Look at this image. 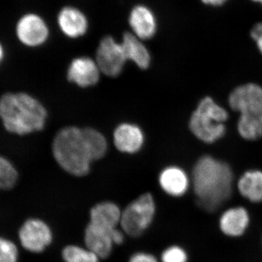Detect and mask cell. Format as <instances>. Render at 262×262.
Returning <instances> with one entry per match:
<instances>
[{
	"label": "cell",
	"instance_id": "cell-18",
	"mask_svg": "<svg viewBox=\"0 0 262 262\" xmlns=\"http://www.w3.org/2000/svg\"><path fill=\"white\" fill-rule=\"evenodd\" d=\"M127 61L133 62L140 70H146L151 65V56L145 42L134 35L130 31L122 34L121 40Z\"/></svg>",
	"mask_w": 262,
	"mask_h": 262
},
{
	"label": "cell",
	"instance_id": "cell-30",
	"mask_svg": "<svg viewBox=\"0 0 262 262\" xmlns=\"http://www.w3.org/2000/svg\"><path fill=\"white\" fill-rule=\"evenodd\" d=\"M251 1L253 2V3H258L262 6V0H251Z\"/></svg>",
	"mask_w": 262,
	"mask_h": 262
},
{
	"label": "cell",
	"instance_id": "cell-11",
	"mask_svg": "<svg viewBox=\"0 0 262 262\" xmlns=\"http://www.w3.org/2000/svg\"><path fill=\"white\" fill-rule=\"evenodd\" d=\"M127 23L130 32L144 42L152 39L159 29L158 17L154 10L143 3L134 5L130 8Z\"/></svg>",
	"mask_w": 262,
	"mask_h": 262
},
{
	"label": "cell",
	"instance_id": "cell-13",
	"mask_svg": "<svg viewBox=\"0 0 262 262\" xmlns=\"http://www.w3.org/2000/svg\"><path fill=\"white\" fill-rule=\"evenodd\" d=\"M113 229L88 222L84 229V246L96 253L101 260L110 258L115 246L112 239Z\"/></svg>",
	"mask_w": 262,
	"mask_h": 262
},
{
	"label": "cell",
	"instance_id": "cell-12",
	"mask_svg": "<svg viewBox=\"0 0 262 262\" xmlns=\"http://www.w3.org/2000/svg\"><path fill=\"white\" fill-rule=\"evenodd\" d=\"M101 71L96 60L89 56L76 57L67 70V79L80 88L92 87L98 83Z\"/></svg>",
	"mask_w": 262,
	"mask_h": 262
},
{
	"label": "cell",
	"instance_id": "cell-10",
	"mask_svg": "<svg viewBox=\"0 0 262 262\" xmlns=\"http://www.w3.org/2000/svg\"><path fill=\"white\" fill-rule=\"evenodd\" d=\"M56 24L64 37L70 39H78L89 32L90 20L83 10L75 5L62 7L56 15Z\"/></svg>",
	"mask_w": 262,
	"mask_h": 262
},
{
	"label": "cell",
	"instance_id": "cell-28",
	"mask_svg": "<svg viewBox=\"0 0 262 262\" xmlns=\"http://www.w3.org/2000/svg\"><path fill=\"white\" fill-rule=\"evenodd\" d=\"M203 4L209 5V6L220 7L225 5L228 0H201Z\"/></svg>",
	"mask_w": 262,
	"mask_h": 262
},
{
	"label": "cell",
	"instance_id": "cell-5",
	"mask_svg": "<svg viewBox=\"0 0 262 262\" xmlns=\"http://www.w3.org/2000/svg\"><path fill=\"white\" fill-rule=\"evenodd\" d=\"M229 118L228 112L215 102L213 98H202L191 115L189 130L198 140L206 144H213L225 136Z\"/></svg>",
	"mask_w": 262,
	"mask_h": 262
},
{
	"label": "cell",
	"instance_id": "cell-22",
	"mask_svg": "<svg viewBox=\"0 0 262 262\" xmlns=\"http://www.w3.org/2000/svg\"><path fill=\"white\" fill-rule=\"evenodd\" d=\"M18 172L14 164L0 155V190H10L16 185Z\"/></svg>",
	"mask_w": 262,
	"mask_h": 262
},
{
	"label": "cell",
	"instance_id": "cell-6",
	"mask_svg": "<svg viewBox=\"0 0 262 262\" xmlns=\"http://www.w3.org/2000/svg\"><path fill=\"white\" fill-rule=\"evenodd\" d=\"M156 214L154 196L149 192L143 193L122 209L120 228L127 237L139 238L154 223Z\"/></svg>",
	"mask_w": 262,
	"mask_h": 262
},
{
	"label": "cell",
	"instance_id": "cell-26",
	"mask_svg": "<svg viewBox=\"0 0 262 262\" xmlns=\"http://www.w3.org/2000/svg\"><path fill=\"white\" fill-rule=\"evenodd\" d=\"M251 36L256 42L258 50L262 55V22H259L253 26L251 31Z\"/></svg>",
	"mask_w": 262,
	"mask_h": 262
},
{
	"label": "cell",
	"instance_id": "cell-29",
	"mask_svg": "<svg viewBox=\"0 0 262 262\" xmlns=\"http://www.w3.org/2000/svg\"><path fill=\"white\" fill-rule=\"evenodd\" d=\"M5 56V51L4 46H3L1 42H0V65L3 63L4 61Z\"/></svg>",
	"mask_w": 262,
	"mask_h": 262
},
{
	"label": "cell",
	"instance_id": "cell-16",
	"mask_svg": "<svg viewBox=\"0 0 262 262\" xmlns=\"http://www.w3.org/2000/svg\"><path fill=\"white\" fill-rule=\"evenodd\" d=\"M250 214L242 206H234L226 209L219 220L221 232L227 237H239L244 235L250 225Z\"/></svg>",
	"mask_w": 262,
	"mask_h": 262
},
{
	"label": "cell",
	"instance_id": "cell-17",
	"mask_svg": "<svg viewBox=\"0 0 262 262\" xmlns=\"http://www.w3.org/2000/svg\"><path fill=\"white\" fill-rule=\"evenodd\" d=\"M122 212V208L115 202L101 201L91 207L89 222L106 229H115L120 227Z\"/></svg>",
	"mask_w": 262,
	"mask_h": 262
},
{
	"label": "cell",
	"instance_id": "cell-20",
	"mask_svg": "<svg viewBox=\"0 0 262 262\" xmlns=\"http://www.w3.org/2000/svg\"><path fill=\"white\" fill-rule=\"evenodd\" d=\"M82 130L84 143L92 162L103 158L108 149L107 140L105 136L92 127H84Z\"/></svg>",
	"mask_w": 262,
	"mask_h": 262
},
{
	"label": "cell",
	"instance_id": "cell-25",
	"mask_svg": "<svg viewBox=\"0 0 262 262\" xmlns=\"http://www.w3.org/2000/svg\"><path fill=\"white\" fill-rule=\"evenodd\" d=\"M127 262H160L154 253L145 251H138L129 256Z\"/></svg>",
	"mask_w": 262,
	"mask_h": 262
},
{
	"label": "cell",
	"instance_id": "cell-21",
	"mask_svg": "<svg viewBox=\"0 0 262 262\" xmlns=\"http://www.w3.org/2000/svg\"><path fill=\"white\" fill-rule=\"evenodd\" d=\"M61 256L63 262H101L96 253L84 246L68 244L62 248Z\"/></svg>",
	"mask_w": 262,
	"mask_h": 262
},
{
	"label": "cell",
	"instance_id": "cell-31",
	"mask_svg": "<svg viewBox=\"0 0 262 262\" xmlns=\"http://www.w3.org/2000/svg\"><path fill=\"white\" fill-rule=\"evenodd\" d=\"M261 241H262V237H261Z\"/></svg>",
	"mask_w": 262,
	"mask_h": 262
},
{
	"label": "cell",
	"instance_id": "cell-1",
	"mask_svg": "<svg viewBox=\"0 0 262 262\" xmlns=\"http://www.w3.org/2000/svg\"><path fill=\"white\" fill-rule=\"evenodd\" d=\"M234 175L229 164L211 155L201 157L192 173L193 191L196 204L208 213H214L230 199Z\"/></svg>",
	"mask_w": 262,
	"mask_h": 262
},
{
	"label": "cell",
	"instance_id": "cell-23",
	"mask_svg": "<svg viewBox=\"0 0 262 262\" xmlns=\"http://www.w3.org/2000/svg\"><path fill=\"white\" fill-rule=\"evenodd\" d=\"M160 262H188L187 251L179 245H171L164 248L160 253Z\"/></svg>",
	"mask_w": 262,
	"mask_h": 262
},
{
	"label": "cell",
	"instance_id": "cell-9",
	"mask_svg": "<svg viewBox=\"0 0 262 262\" xmlns=\"http://www.w3.org/2000/svg\"><path fill=\"white\" fill-rule=\"evenodd\" d=\"M19 239L23 248L29 252L41 253L53 244L54 233L46 221L31 218L20 227Z\"/></svg>",
	"mask_w": 262,
	"mask_h": 262
},
{
	"label": "cell",
	"instance_id": "cell-15",
	"mask_svg": "<svg viewBox=\"0 0 262 262\" xmlns=\"http://www.w3.org/2000/svg\"><path fill=\"white\" fill-rule=\"evenodd\" d=\"M114 144L122 153L135 154L144 144V134L141 127L135 124L124 122L115 128L113 134Z\"/></svg>",
	"mask_w": 262,
	"mask_h": 262
},
{
	"label": "cell",
	"instance_id": "cell-7",
	"mask_svg": "<svg viewBox=\"0 0 262 262\" xmlns=\"http://www.w3.org/2000/svg\"><path fill=\"white\" fill-rule=\"evenodd\" d=\"M95 60L101 73L110 77L120 75L127 61L121 42L110 34L99 41Z\"/></svg>",
	"mask_w": 262,
	"mask_h": 262
},
{
	"label": "cell",
	"instance_id": "cell-2",
	"mask_svg": "<svg viewBox=\"0 0 262 262\" xmlns=\"http://www.w3.org/2000/svg\"><path fill=\"white\" fill-rule=\"evenodd\" d=\"M48 111L39 100L26 92H7L0 96V121L7 132L19 136L42 130Z\"/></svg>",
	"mask_w": 262,
	"mask_h": 262
},
{
	"label": "cell",
	"instance_id": "cell-8",
	"mask_svg": "<svg viewBox=\"0 0 262 262\" xmlns=\"http://www.w3.org/2000/svg\"><path fill=\"white\" fill-rule=\"evenodd\" d=\"M15 34L19 42L27 48L44 46L51 37V29L46 19L36 13L22 15L16 24Z\"/></svg>",
	"mask_w": 262,
	"mask_h": 262
},
{
	"label": "cell",
	"instance_id": "cell-24",
	"mask_svg": "<svg viewBox=\"0 0 262 262\" xmlns=\"http://www.w3.org/2000/svg\"><path fill=\"white\" fill-rule=\"evenodd\" d=\"M18 251L14 243L0 237V262H17Z\"/></svg>",
	"mask_w": 262,
	"mask_h": 262
},
{
	"label": "cell",
	"instance_id": "cell-19",
	"mask_svg": "<svg viewBox=\"0 0 262 262\" xmlns=\"http://www.w3.org/2000/svg\"><path fill=\"white\" fill-rule=\"evenodd\" d=\"M237 190L241 195L253 203L262 202V171L249 170L245 172L237 182Z\"/></svg>",
	"mask_w": 262,
	"mask_h": 262
},
{
	"label": "cell",
	"instance_id": "cell-14",
	"mask_svg": "<svg viewBox=\"0 0 262 262\" xmlns=\"http://www.w3.org/2000/svg\"><path fill=\"white\" fill-rule=\"evenodd\" d=\"M158 182L165 194L176 198L187 193L191 184L190 179L185 170L176 165L164 168L160 173Z\"/></svg>",
	"mask_w": 262,
	"mask_h": 262
},
{
	"label": "cell",
	"instance_id": "cell-4",
	"mask_svg": "<svg viewBox=\"0 0 262 262\" xmlns=\"http://www.w3.org/2000/svg\"><path fill=\"white\" fill-rule=\"evenodd\" d=\"M52 151L56 163L67 173L77 177L89 173L92 160L80 127H65L58 131L53 139Z\"/></svg>",
	"mask_w": 262,
	"mask_h": 262
},
{
	"label": "cell",
	"instance_id": "cell-27",
	"mask_svg": "<svg viewBox=\"0 0 262 262\" xmlns=\"http://www.w3.org/2000/svg\"><path fill=\"white\" fill-rule=\"evenodd\" d=\"M127 235L120 227L114 229L112 232V239L115 246H122L125 243Z\"/></svg>",
	"mask_w": 262,
	"mask_h": 262
},
{
	"label": "cell",
	"instance_id": "cell-3",
	"mask_svg": "<svg viewBox=\"0 0 262 262\" xmlns=\"http://www.w3.org/2000/svg\"><path fill=\"white\" fill-rule=\"evenodd\" d=\"M229 107L239 113L237 130L247 141L262 137V87L253 82L237 86L229 95Z\"/></svg>",
	"mask_w": 262,
	"mask_h": 262
}]
</instances>
